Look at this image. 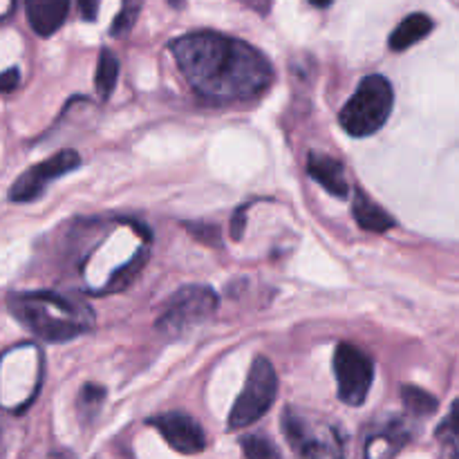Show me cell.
<instances>
[{
  "label": "cell",
  "instance_id": "1",
  "mask_svg": "<svg viewBox=\"0 0 459 459\" xmlns=\"http://www.w3.org/2000/svg\"><path fill=\"white\" fill-rule=\"evenodd\" d=\"M173 56L191 88L215 103L249 101L273 79L272 65L258 49L218 31L182 36L173 43Z\"/></svg>",
  "mask_w": 459,
  "mask_h": 459
},
{
  "label": "cell",
  "instance_id": "22",
  "mask_svg": "<svg viewBox=\"0 0 459 459\" xmlns=\"http://www.w3.org/2000/svg\"><path fill=\"white\" fill-rule=\"evenodd\" d=\"M444 433L453 435V437H459V399L455 403H453L451 408V415H448V420L444 421Z\"/></svg>",
  "mask_w": 459,
  "mask_h": 459
},
{
  "label": "cell",
  "instance_id": "16",
  "mask_svg": "<svg viewBox=\"0 0 459 459\" xmlns=\"http://www.w3.org/2000/svg\"><path fill=\"white\" fill-rule=\"evenodd\" d=\"M402 399H403V406L417 417H429L437 411V399L433 394H429L426 390L415 388V385H403L402 390Z\"/></svg>",
  "mask_w": 459,
  "mask_h": 459
},
{
  "label": "cell",
  "instance_id": "12",
  "mask_svg": "<svg viewBox=\"0 0 459 459\" xmlns=\"http://www.w3.org/2000/svg\"><path fill=\"white\" fill-rule=\"evenodd\" d=\"M433 31V21H430L426 13H411V16L403 18L402 22L397 25V30L390 34V49L394 52H403V49L412 48V45L420 43L421 39Z\"/></svg>",
  "mask_w": 459,
  "mask_h": 459
},
{
  "label": "cell",
  "instance_id": "8",
  "mask_svg": "<svg viewBox=\"0 0 459 459\" xmlns=\"http://www.w3.org/2000/svg\"><path fill=\"white\" fill-rule=\"evenodd\" d=\"M81 164V157L74 151H61L52 155L49 160L40 161V164L27 169L21 178L13 182L9 197L13 202H31L45 193V188L54 182V179L63 178L70 170H74Z\"/></svg>",
  "mask_w": 459,
  "mask_h": 459
},
{
  "label": "cell",
  "instance_id": "17",
  "mask_svg": "<svg viewBox=\"0 0 459 459\" xmlns=\"http://www.w3.org/2000/svg\"><path fill=\"white\" fill-rule=\"evenodd\" d=\"M146 260H148L146 251H137V254L130 258L128 264H124V267L117 269V272L112 273L110 285H108V291H119V290H124V287H128L130 282L137 278V273L142 272L143 264H146Z\"/></svg>",
  "mask_w": 459,
  "mask_h": 459
},
{
  "label": "cell",
  "instance_id": "14",
  "mask_svg": "<svg viewBox=\"0 0 459 459\" xmlns=\"http://www.w3.org/2000/svg\"><path fill=\"white\" fill-rule=\"evenodd\" d=\"M403 442H406V433L397 426H390L388 430H379V433L368 437L363 459H393L399 448L403 446Z\"/></svg>",
  "mask_w": 459,
  "mask_h": 459
},
{
  "label": "cell",
  "instance_id": "24",
  "mask_svg": "<svg viewBox=\"0 0 459 459\" xmlns=\"http://www.w3.org/2000/svg\"><path fill=\"white\" fill-rule=\"evenodd\" d=\"M18 79H21L18 70L4 72V74H0V90H13L18 85Z\"/></svg>",
  "mask_w": 459,
  "mask_h": 459
},
{
  "label": "cell",
  "instance_id": "18",
  "mask_svg": "<svg viewBox=\"0 0 459 459\" xmlns=\"http://www.w3.org/2000/svg\"><path fill=\"white\" fill-rule=\"evenodd\" d=\"M245 459H278L276 446L272 444V439L260 437V435H249L240 442Z\"/></svg>",
  "mask_w": 459,
  "mask_h": 459
},
{
  "label": "cell",
  "instance_id": "27",
  "mask_svg": "<svg viewBox=\"0 0 459 459\" xmlns=\"http://www.w3.org/2000/svg\"><path fill=\"white\" fill-rule=\"evenodd\" d=\"M169 3H170V4H173V7H179V4H182V3H184V0H169Z\"/></svg>",
  "mask_w": 459,
  "mask_h": 459
},
{
  "label": "cell",
  "instance_id": "10",
  "mask_svg": "<svg viewBox=\"0 0 459 459\" xmlns=\"http://www.w3.org/2000/svg\"><path fill=\"white\" fill-rule=\"evenodd\" d=\"M27 21L39 36H52L65 22L70 0H22Z\"/></svg>",
  "mask_w": 459,
  "mask_h": 459
},
{
  "label": "cell",
  "instance_id": "15",
  "mask_svg": "<svg viewBox=\"0 0 459 459\" xmlns=\"http://www.w3.org/2000/svg\"><path fill=\"white\" fill-rule=\"evenodd\" d=\"M117 76H119V61H117L115 54L110 49H103L99 54V63H97V92L101 99H108L112 94L117 85Z\"/></svg>",
  "mask_w": 459,
  "mask_h": 459
},
{
  "label": "cell",
  "instance_id": "13",
  "mask_svg": "<svg viewBox=\"0 0 459 459\" xmlns=\"http://www.w3.org/2000/svg\"><path fill=\"white\" fill-rule=\"evenodd\" d=\"M354 220H357L361 229L375 233H384L394 227L393 215L385 213V211L381 209L377 202H372L363 191H357V197H354Z\"/></svg>",
  "mask_w": 459,
  "mask_h": 459
},
{
  "label": "cell",
  "instance_id": "23",
  "mask_svg": "<svg viewBox=\"0 0 459 459\" xmlns=\"http://www.w3.org/2000/svg\"><path fill=\"white\" fill-rule=\"evenodd\" d=\"M99 3H101V0H79V7H81V13H83V18L94 21L99 12Z\"/></svg>",
  "mask_w": 459,
  "mask_h": 459
},
{
  "label": "cell",
  "instance_id": "11",
  "mask_svg": "<svg viewBox=\"0 0 459 459\" xmlns=\"http://www.w3.org/2000/svg\"><path fill=\"white\" fill-rule=\"evenodd\" d=\"M307 170L327 193H332L334 197H348L350 186L348 179H345V170L341 161H336L334 157L321 155V152H312L307 160Z\"/></svg>",
  "mask_w": 459,
  "mask_h": 459
},
{
  "label": "cell",
  "instance_id": "25",
  "mask_svg": "<svg viewBox=\"0 0 459 459\" xmlns=\"http://www.w3.org/2000/svg\"><path fill=\"white\" fill-rule=\"evenodd\" d=\"M242 222H245V211H238V215H236V220H233V224H231V229H233V238H240V233H242Z\"/></svg>",
  "mask_w": 459,
  "mask_h": 459
},
{
  "label": "cell",
  "instance_id": "19",
  "mask_svg": "<svg viewBox=\"0 0 459 459\" xmlns=\"http://www.w3.org/2000/svg\"><path fill=\"white\" fill-rule=\"evenodd\" d=\"M139 9H142V0H124V7H121L119 16H117L115 25H112V34H126L134 25V21H137Z\"/></svg>",
  "mask_w": 459,
  "mask_h": 459
},
{
  "label": "cell",
  "instance_id": "5",
  "mask_svg": "<svg viewBox=\"0 0 459 459\" xmlns=\"http://www.w3.org/2000/svg\"><path fill=\"white\" fill-rule=\"evenodd\" d=\"M218 309V296L211 287L188 285L182 287L166 305L157 327L166 334H182L191 327L204 323Z\"/></svg>",
  "mask_w": 459,
  "mask_h": 459
},
{
  "label": "cell",
  "instance_id": "7",
  "mask_svg": "<svg viewBox=\"0 0 459 459\" xmlns=\"http://www.w3.org/2000/svg\"><path fill=\"white\" fill-rule=\"evenodd\" d=\"M334 375L341 402L348 406H361L375 379V366L370 357L354 345L341 343L334 350Z\"/></svg>",
  "mask_w": 459,
  "mask_h": 459
},
{
  "label": "cell",
  "instance_id": "26",
  "mask_svg": "<svg viewBox=\"0 0 459 459\" xmlns=\"http://www.w3.org/2000/svg\"><path fill=\"white\" fill-rule=\"evenodd\" d=\"M312 4H316V7H327V4L332 3V0H309Z\"/></svg>",
  "mask_w": 459,
  "mask_h": 459
},
{
  "label": "cell",
  "instance_id": "6",
  "mask_svg": "<svg viewBox=\"0 0 459 459\" xmlns=\"http://www.w3.org/2000/svg\"><path fill=\"white\" fill-rule=\"evenodd\" d=\"M282 430L296 459H343L339 435L330 426L314 424L290 411L282 417Z\"/></svg>",
  "mask_w": 459,
  "mask_h": 459
},
{
  "label": "cell",
  "instance_id": "2",
  "mask_svg": "<svg viewBox=\"0 0 459 459\" xmlns=\"http://www.w3.org/2000/svg\"><path fill=\"white\" fill-rule=\"evenodd\" d=\"M12 316L39 339L63 343L92 330V309L52 291H22L7 299Z\"/></svg>",
  "mask_w": 459,
  "mask_h": 459
},
{
  "label": "cell",
  "instance_id": "21",
  "mask_svg": "<svg viewBox=\"0 0 459 459\" xmlns=\"http://www.w3.org/2000/svg\"><path fill=\"white\" fill-rule=\"evenodd\" d=\"M103 399H106V390L99 388V385H85V388L81 390V397H79L81 412L99 411V406L103 403Z\"/></svg>",
  "mask_w": 459,
  "mask_h": 459
},
{
  "label": "cell",
  "instance_id": "9",
  "mask_svg": "<svg viewBox=\"0 0 459 459\" xmlns=\"http://www.w3.org/2000/svg\"><path fill=\"white\" fill-rule=\"evenodd\" d=\"M152 426L160 430L161 437L166 439L170 448L184 455H195L206 448V435L202 426L193 417L184 412H169L152 420Z\"/></svg>",
  "mask_w": 459,
  "mask_h": 459
},
{
  "label": "cell",
  "instance_id": "20",
  "mask_svg": "<svg viewBox=\"0 0 459 459\" xmlns=\"http://www.w3.org/2000/svg\"><path fill=\"white\" fill-rule=\"evenodd\" d=\"M188 233H191L195 240H200L206 247H220L222 245V236H220V229L215 224H186Z\"/></svg>",
  "mask_w": 459,
  "mask_h": 459
},
{
  "label": "cell",
  "instance_id": "4",
  "mask_svg": "<svg viewBox=\"0 0 459 459\" xmlns=\"http://www.w3.org/2000/svg\"><path fill=\"white\" fill-rule=\"evenodd\" d=\"M278 393V377L272 363L264 357H255L251 370L247 375L245 385L238 394L236 403L229 415V429L240 430L255 424L264 412L272 408Z\"/></svg>",
  "mask_w": 459,
  "mask_h": 459
},
{
  "label": "cell",
  "instance_id": "3",
  "mask_svg": "<svg viewBox=\"0 0 459 459\" xmlns=\"http://www.w3.org/2000/svg\"><path fill=\"white\" fill-rule=\"evenodd\" d=\"M393 106L394 92L390 81L381 74H372L361 81L357 92L345 103L339 121L345 133L352 134V137H370L377 130L384 128L390 112H393Z\"/></svg>",
  "mask_w": 459,
  "mask_h": 459
}]
</instances>
